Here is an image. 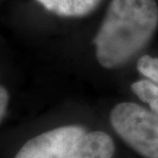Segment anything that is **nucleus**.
I'll use <instances>...</instances> for the list:
<instances>
[{"label": "nucleus", "instance_id": "4", "mask_svg": "<svg viewBox=\"0 0 158 158\" xmlns=\"http://www.w3.org/2000/svg\"><path fill=\"white\" fill-rule=\"evenodd\" d=\"M137 70L144 80L131 85V90L151 110L158 113V57L143 55L137 61Z\"/></svg>", "mask_w": 158, "mask_h": 158}, {"label": "nucleus", "instance_id": "5", "mask_svg": "<svg viewBox=\"0 0 158 158\" xmlns=\"http://www.w3.org/2000/svg\"><path fill=\"white\" fill-rule=\"evenodd\" d=\"M115 144L103 131H91L82 135L75 144L69 158H113Z\"/></svg>", "mask_w": 158, "mask_h": 158}, {"label": "nucleus", "instance_id": "2", "mask_svg": "<svg viewBox=\"0 0 158 158\" xmlns=\"http://www.w3.org/2000/svg\"><path fill=\"white\" fill-rule=\"evenodd\" d=\"M110 123L137 153L158 158V113L134 102H122L113 108Z\"/></svg>", "mask_w": 158, "mask_h": 158}, {"label": "nucleus", "instance_id": "3", "mask_svg": "<svg viewBox=\"0 0 158 158\" xmlns=\"http://www.w3.org/2000/svg\"><path fill=\"white\" fill-rule=\"evenodd\" d=\"M85 130L79 125L59 127L26 142L14 158H69Z\"/></svg>", "mask_w": 158, "mask_h": 158}, {"label": "nucleus", "instance_id": "1", "mask_svg": "<svg viewBox=\"0 0 158 158\" xmlns=\"http://www.w3.org/2000/svg\"><path fill=\"white\" fill-rule=\"evenodd\" d=\"M158 27L156 0H111L93 40L102 67L124 66L142 52Z\"/></svg>", "mask_w": 158, "mask_h": 158}, {"label": "nucleus", "instance_id": "7", "mask_svg": "<svg viewBox=\"0 0 158 158\" xmlns=\"http://www.w3.org/2000/svg\"><path fill=\"white\" fill-rule=\"evenodd\" d=\"M8 104V93L2 85H0V122L2 121Z\"/></svg>", "mask_w": 158, "mask_h": 158}, {"label": "nucleus", "instance_id": "6", "mask_svg": "<svg viewBox=\"0 0 158 158\" xmlns=\"http://www.w3.org/2000/svg\"><path fill=\"white\" fill-rule=\"evenodd\" d=\"M47 11L63 18H82L95 10L102 0H36Z\"/></svg>", "mask_w": 158, "mask_h": 158}]
</instances>
